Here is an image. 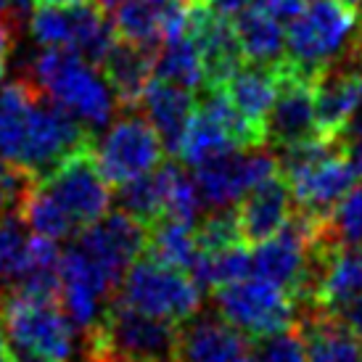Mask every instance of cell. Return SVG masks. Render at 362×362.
Instances as JSON below:
<instances>
[{
	"instance_id": "obj_1",
	"label": "cell",
	"mask_w": 362,
	"mask_h": 362,
	"mask_svg": "<svg viewBox=\"0 0 362 362\" xmlns=\"http://www.w3.org/2000/svg\"><path fill=\"white\" fill-rule=\"evenodd\" d=\"M24 74L42 95L69 111L93 138L119 111V101L103 71L71 48H42L30 59Z\"/></svg>"
},
{
	"instance_id": "obj_2",
	"label": "cell",
	"mask_w": 362,
	"mask_h": 362,
	"mask_svg": "<svg viewBox=\"0 0 362 362\" xmlns=\"http://www.w3.org/2000/svg\"><path fill=\"white\" fill-rule=\"evenodd\" d=\"M177 331L175 322L111 299L101 320L85 333V346L124 362H177Z\"/></svg>"
},
{
	"instance_id": "obj_3",
	"label": "cell",
	"mask_w": 362,
	"mask_h": 362,
	"mask_svg": "<svg viewBox=\"0 0 362 362\" xmlns=\"http://www.w3.org/2000/svg\"><path fill=\"white\" fill-rule=\"evenodd\" d=\"M357 21L360 13L339 0H307L286 30V64L315 80L317 71L346 51Z\"/></svg>"
},
{
	"instance_id": "obj_4",
	"label": "cell",
	"mask_w": 362,
	"mask_h": 362,
	"mask_svg": "<svg viewBox=\"0 0 362 362\" xmlns=\"http://www.w3.org/2000/svg\"><path fill=\"white\" fill-rule=\"evenodd\" d=\"M32 40L42 48H71L90 64H101L117 42V30L90 0L40 3L27 19Z\"/></svg>"
},
{
	"instance_id": "obj_5",
	"label": "cell",
	"mask_w": 362,
	"mask_h": 362,
	"mask_svg": "<svg viewBox=\"0 0 362 362\" xmlns=\"http://www.w3.org/2000/svg\"><path fill=\"white\" fill-rule=\"evenodd\" d=\"M114 299L175 325L185 322L202 310V288L191 278V272L161 264L148 254L132 262Z\"/></svg>"
},
{
	"instance_id": "obj_6",
	"label": "cell",
	"mask_w": 362,
	"mask_h": 362,
	"mask_svg": "<svg viewBox=\"0 0 362 362\" xmlns=\"http://www.w3.org/2000/svg\"><path fill=\"white\" fill-rule=\"evenodd\" d=\"M3 333L21 349L48 354L69 362L74 354V325L59 299H42L21 291H8L0 299Z\"/></svg>"
},
{
	"instance_id": "obj_7",
	"label": "cell",
	"mask_w": 362,
	"mask_h": 362,
	"mask_svg": "<svg viewBox=\"0 0 362 362\" xmlns=\"http://www.w3.org/2000/svg\"><path fill=\"white\" fill-rule=\"evenodd\" d=\"M119 119L109 122L101 141H93V156L109 185L141 177L164 161V143L153 124L138 109H122Z\"/></svg>"
},
{
	"instance_id": "obj_8",
	"label": "cell",
	"mask_w": 362,
	"mask_h": 362,
	"mask_svg": "<svg viewBox=\"0 0 362 362\" xmlns=\"http://www.w3.org/2000/svg\"><path fill=\"white\" fill-rule=\"evenodd\" d=\"M214 307L249 339H262L296 325V304L281 286L264 278H241L214 288Z\"/></svg>"
},
{
	"instance_id": "obj_9",
	"label": "cell",
	"mask_w": 362,
	"mask_h": 362,
	"mask_svg": "<svg viewBox=\"0 0 362 362\" xmlns=\"http://www.w3.org/2000/svg\"><path fill=\"white\" fill-rule=\"evenodd\" d=\"M37 182L61 204V209L69 214L77 230L101 220L114 202L109 182L101 175L95 156H93V141L82 143L69 156H64Z\"/></svg>"
},
{
	"instance_id": "obj_10",
	"label": "cell",
	"mask_w": 362,
	"mask_h": 362,
	"mask_svg": "<svg viewBox=\"0 0 362 362\" xmlns=\"http://www.w3.org/2000/svg\"><path fill=\"white\" fill-rule=\"evenodd\" d=\"M90 141H95V138L71 117L69 111H64L59 103H53L48 95L40 93L35 106H32L19 167L30 170L40 180L64 156H69L74 148H80L82 143Z\"/></svg>"
},
{
	"instance_id": "obj_11",
	"label": "cell",
	"mask_w": 362,
	"mask_h": 362,
	"mask_svg": "<svg viewBox=\"0 0 362 362\" xmlns=\"http://www.w3.org/2000/svg\"><path fill=\"white\" fill-rule=\"evenodd\" d=\"M312 238H315L312 217L293 209V217L283 230L254 246L252 272L257 278H264V281L281 286L296 304L302 296L304 281H307Z\"/></svg>"
},
{
	"instance_id": "obj_12",
	"label": "cell",
	"mask_w": 362,
	"mask_h": 362,
	"mask_svg": "<svg viewBox=\"0 0 362 362\" xmlns=\"http://www.w3.org/2000/svg\"><path fill=\"white\" fill-rule=\"evenodd\" d=\"M275 172H281L278 156L259 146V148H235L196 164L193 180L199 185L204 206L222 209L235 204L252 185Z\"/></svg>"
},
{
	"instance_id": "obj_13",
	"label": "cell",
	"mask_w": 362,
	"mask_h": 362,
	"mask_svg": "<svg viewBox=\"0 0 362 362\" xmlns=\"http://www.w3.org/2000/svg\"><path fill=\"white\" fill-rule=\"evenodd\" d=\"M146 235H148L146 225L117 209L106 211L101 220L85 225L80 235L74 238V243L106 275V281L117 291L124 272L130 270L132 262L146 252Z\"/></svg>"
},
{
	"instance_id": "obj_14",
	"label": "cell",
	"mask_w": 362,
	"mask_h": 362,
	"mask_svg": "<svg viewBox=\"0 0 362 362\" xmlns=\"http://www.w3.org/2000/svg\"><path fill=\"white\" fill-rule=\"evenodd\" d=\"M315 138L322 135L317 132L315 122L312 80L299 74L283 59L278 64V90L264 122V143H270L275 151H283Z\"/></svg>"
},
{
	"instance_id": "obj_15",
	"label": "cell",
	"mask_w": 362,
	"mask_h": 362,
	"mask_svg": "<svg viewBox=\"0 0 362 362\" xmlns=\"http://www.w3.org/2000/svg\"><path fill=\"white\" fill-rule=\"evenodd\" d=\"M182 32L196 42V48L202 53V90L222 88L246 61L241 45H238V37H235V30H233V21L214 13L204 0H191Z\"/></svg>"
},
{
	"instance_id": "obj_16",
	"label": "cell",
	"mask_w": 362,
	"mask_h": 362,
	"mask_svg": "<svg viewBox=\"0 0 362 362\" xmlns=\"http://www.w3.org/2000/svg\"><path fill=\"white\" fill-rule=\"evenodd\" d=\"M252 339L228 322L220 312L199 310L180 322L177 362H241L252 352Z\"/></svg>"
},
{
	"instance_id": "obj_17",
	"label": "cell",
	"mask_w": 362,
	"mask_h": 362,
	"mask_svg": "<svg viewBox=\"0 0 362 362\" xmlns=\"http://www.w3.org/2000/svg\"><path fill=\"white\" fill-rule=\"evenodd\" d=\"M362 101V71L349 61L336 59L312 80V106L317 132L336 141L349 124L352 114Z\"/></svg>"
},
{
	"instance_id": "obj_18",
	"label": "cell",
	"mask_w": 362,
	"mask_h": 362,
	"mask_svg": "<svg viewBox=\"0 0 362 362\" xmlns=\"http://www.w3.org/2000/svg\"><path fill=\"white\" fill-rule=\"evenodd\" d=\"M293 209H296V204H293L291 188L281 172L264 177L238 199L235 217H238V228H241V241L252 243V246L267 241L270 235L288 225Z\"/></svg>"
},
{
	"instance_id": "obj_19",
	"label": "cell",
	"mask_w": 362,
	"mask_h": 362,
	"mask_svg": "<svg viewBox=\"0 0 362 362\" xmlns=\"http://www.w3.org/2000/svg\"><path fill=\"white\" fill-rule=\"evenodd\" d=\"M191 0H122L114 8L117 37L141 45H161L185 27Z\"/></svg>"
},
{
	"instance_id": "obj_20",
	"label": "cell",
	"mask_w": 362,
	"mask_h": 362,
	"mask_svg": "<svg viewBox=\"0 0 362 362\" xmlns=\"http://www.w3.org/2000/svg\"><path fill=\"white\" fill-rule=\"evenodd\" d=\"M196 103L199 101H196L193 90L182 88L177 82L151 77V82L143 90L141 101H138V111L151 122L153 130L159 132L164 151L177 156L182 135H185L193 114H196Z\"/></svg>"
},
{
	"instance_id": "obj_21",
	"label": "cell",
	"mask_w": 362,
	"mask_h": 362,
	"mask_svg": "<svg viewBox=\"0 0 362 362\" xmlns=\"http://www.w3.org/2000/svg\"><path fill=\"white\" fill-rule=\"evenodd\" d=\"M156 51L159 45H141V42L117 37V42L98 64V69L103 71V77L119 101V109H138L143 90L153 77Z\"/></svg>"
},
{
	"instance_id": "obj_22",
	"label": "cell",
	"mask_w": 362,
	"mask_h": 362,
	"mask_svg": "<svg viewBox=\"0 0 362 362\" xmlns=\"http://www.w3.org/2000/svg\"><path fill=\"white\" fill-rule=\"evenodd\" d=\"M222 90L243 119L264 135V122L278 90V64L243 61L230 80L222 85Z\"/></svg>"
},
{
	"instance_id": "obj_23",
	"label": "cell",
	"mask_w": 362,
	"mask_h": 362,
	"mask_svg": "<svg viewBox=\"0 0 362 362\" xmlns=\"http://www.w3.org/2000/svg\"><path fill=\"white\" fill-rule=\"evenodd\" d=\"M233 30L246 61L281 64L286 59V27L257 6H246L233 16Z\"/></svg>"
},
{
	"instance_id": "obj_24",
	"label": "cell",
	"mask_w": 362,
	"mask_h": 362,
	"mask_svg": "<svg viewBox=\"0 0 362 362\" xmlns=\"http://www.w3.org/2000/svg\"><path fill=\"white\" fill-rule=\"evenodd\" d=\"M40 88L24 74L19 80L8 82L0 90V156L19 164L27 127H30L32 106L40 95Z\"/></svg>"
},
{
	"instance_id": "obj_25",
	"label": "cell",
	"mask_w": 362,
	"mask_h": 362,
	"mask_svg": "<svg viewBox=\"0 0 362 362\" xmlns=\"http://www.w3.org/2000/svg\"><path fill=\"white\" fill-rule=\"evenodd\" d=\"M59 262L61 249L56 246V241L40 238V235H30L19 275H16L11 291L42 296V299H59Z\"/></svg>"
},
{
	"instance_id": "obj_26",
	"label": "cell",
	"mask_w": 362,
	"mask_h": 362,
	"mask_svg": "<svg viewBox=\"0 0 362 362\" xmlns=\"http://www.w3.org/2000/svg\"><path fill=\"white\" fill-rule=\"evenodd\" d=\"M362 296V246L360 249H336L325 264L317 299L312 310L336 312L341 304Z\"/></svg>"
},
{
	"instance_id": "obj_27",
	"label": "cell",
	"mask_w": 362,
	"mask_h": 362,
	"mask_svg": "<svg viewBox=\"0 0 362 362\" xmlns=\"http://www.w3.org/2000/svg\"><path fill=\"white\" fill-rule=\"evenodd\" d=\"M238 146L233 141V135L228 127L222 124V119L211 109H206L204 103H196V114H193L188 130L182 135L177 156L185 167H196L206 159H214L220 153L235 151Z\"/></svg>"
},
{
	"instance_id": "obj_28",
	"label": "cell",
	"mask_w": 362,
	"mask_h": 362,
	"mask_svg": "<svg viewBox=\"0 0 362 362\" xmlns=\"http://www.w3.org/2000/svg\"><path fill=\"white\" fill-rule=\"evenodd\" d=\"M161 264L170 267H180V270L191 272L193 262L199 257V246H196V233H193L191 222L172 220V217H161L148 228L146 235V252Z\"/></svg>"
},
{
	"instance_id": "obj_29",
	"label": "cell",
	"mask_w": 362,
	"mask_h": 362,
	"mask_svg": "<svg viewBox=\"0 0 362 362\" xmlns=\"http://www.w3.org/2000/svg\"><path fill=\"white\" fill-rule=\"evenodd\" d=\"M156 172H159L161 185V217L196 225L204 209V202L193 175H188L177 161H161Z\"/></svg>"
},
{
	"instance_id": "obj_30",
	"label": "cell",
	"mask_w": 362,
	"mask_h": 362,
	"mask_svg": "<svg viewBox=\"0 0 362 362\" xmlns=\"http://www.w3.org/2000/svg\"><path fill=\"white\" fill-rule=\"evenodd\" d=\"M153 77L161 80L177 82L188 90H202L204 88V66L202 53L196 48V42L180 32L170 40H164L156 51V66H153Z\"/></svg>"
},
{
	"instance_id": "obj_31",
	"label": "cell",
	"mask_w": 362,
	"mask_h": 362,
	"mask_svg": "<svg viewBox=\"0 0 362 362\" xmlns=\"http://www.w3.org/2000/svg\"><path fill=\"white\" fill-rule=\"evenodd\" d=\"M315 233L333 249L362 246V182H354L322 220H315Z\"/></svg>"
},
{
	"instance_id": "obj_32",
	"label": "cell",
	"mask_w": 362,
	"mask_h": 362,
	"mask_svg": "<svg viewBox=\"0 0 362 362\" xmlns=\"http://www.w3.org/2000/svg\"><path fill=\"white\" fill-rule=\"evenodd\" d=\"M19 217L35 235L51 238V241H56V243L71 238V233L77 230L69 214L61 209V204L42 188L40 182L32 185V191H30V196H27L24 206H21Z\"/></svg>"
},
{
	"instance_id": "obj_33",
	"label": "cell",
	"mask_w": 362,
	"mask_h": 362,
	"mask_svg": "<svg viewBox=\"0 0 362 362\" xmlns=\"http://www.w3.org/2000/svg\"><path fill=\"white\" fill-rule=\"evenodd\" d=\"M249 272H252V257L243 252V246H233L214 254L199 252L191 267V278L199 283L202 291H214L220 286L241 281Z\"/></svg>"
},
{
	"instance_id": "obj_34",
	"label": "cell",
	"mask_w": 362,
	"mask_h": 362,
	"mask_svg": "<svg viewBox=\"0 0 362 362\" xmlns=\"http://www.w3.org/2000/svg\"><path fill=\"white\" fill-rule=\"evenodd\" d=\"M119 191L114 196L117 209L130 214L132 220L141 225L151 228L153 222L161 220V185H159V172H146L141 177L117 185Z\"/></svg>"
},
{
	"instance_id": "obj_35",
	"label": "cell",
	"mask_w": 362,
	"mask_h": 362,
	"mask_svg": "<svg viewBox=\"0 0 362 362\" xmlns=\"http://www.w3.org/2000/svg\"><path fill=\"white\" fill-rule=\"evenodd\" d=\"M196 233V246L202 254L225 252L233 246H241V228H238V217L235 209L222 206V209H211L206 217L193 225Z\"/></svg>"
},
{
	"instance_id": "obj_36",
	"label": "cell",
	"mask_w": 362,
	"mask_h": 362,
	"mask_svg": "<svg viewBox=\"0 0 362 362\" xmlns=\"http://www.w3.org/2000/svg\"><path fill=\"white\" fill-rule=\"evenodd\" d=\"M27 225L21 217H0V299L13 288L21 259L27 252Z\"/></svg>"
},
{
	"instance_id": "obj_37",
	"label": "cell",
	"mask_w": 362,
	"mask_h": 362,
	"mask_svg": "<svg viewBox=\"0 0 362 362\" xmlns=\"http://www.w3.org/2000/svg\"><path fill=\"white\" fill-rule=\"evenodd\" d=\"M35 182L37 177L30 170L0 156V217H19Z\"/></svg>"
},
{
	"instance_id": "obj_38",
	"label": "cell",
	"mask_w": 362,
	"mask_h": 362,
	"mask_svg": "<svg viewBox=\"0 0 362 362\" xmlns=\"http://www.w3.org/2000/svg\"><path fill=\"white\" fill-rule=\"evenodd\" d=\"M252 354L259 362H307L304 341L296 328L257 339L252 344Z\"/></svg>"
},
{
	"instance_id": "obj_39",
	"label": "cell",
	"mask_w": 362,
	"mask_h": 362,
	"mask_svg": "<svg viewBox=\"0 0 362 362\" xmlns=\"http://www.w3.org/2000/svg\"><path fill=\"white\" fill-rule=\"evenodd\" d=\"M254 6L275 16L278 21H291L307 6V0H254Z\"/></svg>"
},
{
	"instance_id": "obj_40",
	"label": "cell",
	"mask_w": 362,
	"mask_h": 362,
	"mask_svg": "<svg viewBox=\"0 0 362 362\" xmlns=\"http://www.w3.org/2000/svg\"><path fill=\"white\" fill-rule=\"evenodd\" d=\"M331 315H336V317H339L349 331H354L362 339V296H357V299H352V302L341 304V307H339L336 312H331Z\"/></svg>"
},
{
	"instance_id": "obj_41",
	"label": "cell",
	"mask_w": 362,
	"mask_h": 362,
	"mask_svg": "<svg viewBox=\"0 0 362 362\" xmlns=\"http://www.w3.org/2000/svg\"><path fill=\"white\" fill-rule=\"evenodd\" d=\"M19 35H21L19 27H13L8 21H0V64H6V59L11 56L13 45L19 40Z\"/></svg>"
},
{
	"instance_id": "obj_42",
	"label": "cell",
	"mask_w": 362,
	"mask_h": 362,
	"mask_svg": "<svg viewBox=\"0 0 362 362\" xmlns=\"http://www.w3.org/2000/svg\"><path fill=\"white\" fill-rule=\"evenodd\" d=\"M214 13H220L225 19H233L238 11H243L249 6V0H204Z\"/></svg>"
},
{
	"instance_id": "obj_43",
	"label": "cell",
	"mask_w": 362,
	"mask_h": 362,
	"mask_svg": "<svg viewBox=\"0 0 362 362\" xmlns=\"http://www.w3.org/2000/svg\"><path fill=\"white\" fill-rule=\"evenodd\" d=\"M11 354H13V362H61V360H53V357H48V354L32 352V349H21V346L11 349Z\"/></svg>"
},
{
	"instance_id": "obj_44",
	"label": "cell",
	"mask_w": 362,
	"mask_h": 362,
	"mask_svg": "<svg viewBox=\"0 0 362 362\" xmlns=\"http://www.w3.org/2000/svg\"><path fill=\"white\" fill-rule=\"evenodd\" d=\"M0 362H13V354H11V346L6 341L3 331H0Z\"/></svg>"
},
{
	"instance_id": "obj_45",
	"label": "cell",
	"mask_w": 362,
	"mask_h": 362,
	"mask_svg": "<svg viewBox=\"0 0 362 362\" xmlns=\"http://www.w3.org/2000/svg\"><path fill=\"white\" fill-rule=\"evenodd\" d=\"M90 3H95L101 11H111V8H117L122 0H90Z\"/></svg>"
},
{
	"instance_id": "obj_46",
	"label": "cell",
	"mask_w": 362,
	"mask_h": 362,
	"mask_svg": "<svg viewBox=\"0 0 362 362\" xmlns=\"http://www.w3.org/2000/svg\"><path fill=\"white\" fill-rule=\"evenodd\" d=\"M339 3H344L349 11H354V13H360L362 11V0H339Z\"/></svg>"
},
{
	"instance_id": "obj_47",
	"label": "cell",
	"mask_w": 362,
	"mask_h": 362,
	"mask_svg": "<svg viewBox=\"0 0 362 362\" xmlns=\"http://www.w3.org/2000/svg\"><path fill=\"white\" fill-rule=\"evenodd\" d=\"M40 3H71V0H35V6H40Z\"/></svg>"
},
{
	"instance_id": "obj_48",
	"label": "cell",
	"mask_w": 362,
	"mask_h": 362,
	"mask_svg": "<svg viewBox=\"0 0 362 362\" xmlns=\"http://www.w3.org/2000/svg\"><path fill=\"white\" fill-rule=\"evenodd\" d=\"M241 362H259V360H257V357H254V354L252 352H249V354H246V357H243V360Z\"/></svg>"
},
{
	"instance_id": "obj_49",
	"label": "cell",
	"mask_w": 362,
	"mask_h": 362,
	"mask_svg": "<svg viewBox=\"0 0 362 362\" xmlns=\"http://www.w3.org/2000/svg\"><path fill=\"white\" fill-rule=\"evenodd\" d=\"M0 80H3V64H0Z\"/></svg>"
},
{
	"instance_id": "obj_50",
	"label": "cell",
	"mask_w": 362,
	"mask_h": 362,
	"mask_svg": "<svg viewBox=\"0 0 362 362\" xmlns=\"http://www.w3.org/2000/svg\"><path fill=\"white\" fill-rule=\"evenodd\" d=\"M0 331H3V322H0Z\"/></svg>"
}]
</instances>
